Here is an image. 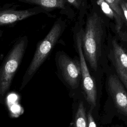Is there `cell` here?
<instances>
[{
  "label": "cell",
  "mask_w": 127,
  "mask_h": 127,
  "mask_svg": "<svg viewBox=\"0 0 127 127\" xmlns=\"http://www.w3.org/2000/svg\"><path fill=\"white\" fill-rule=\"evenodd\" d=\"M66 27V22L62 17L58 18L47 35L37 43L33 58L22 79L20 89L27 84L47 60L59 41Z\"/></svg>",
  "instance_id": "1"
},
{
  "label": "cell",
  "mask_w": 127,
  "mask_h": 127,
  "mask_svg": "<svg viewBox=\"0 0 127 127\" xmlns=\"http://www.w3.org/2000/svg\"><path fill=\"white\" fill-rule=\"evenodd\" d=\"M103 34V21L95 12L87 16L85 26L82 31V47L86 62L94 70L98 67L101 56Z\"/></svg>",
  "instance_id": "2"
},
{
  "label": "cell",
  "mask_w": 127,
  "mask_h": 127,
  "mask_svg": "<svg viewBox=\"0 0 127 127\" xmlns=\"http://www.w3.org/2000/svg\"><path fill=\"white\" fill-rule=\"evenodd\" d=\"M28 38L24 36L18 38L3 59L0 65V97L9 90L13 78L24 56Z\"/></svg>",
  "instance_id": "3"
},
{
  "label": "cell",
  "mask_w": 127,
  "mask_h": 127,
  "mask_svg": "<svg viewBox=\"0 0 127 127\" xmlns=\"http://www.w3.org/2000/svg\"><path fill=\"white\" fill-rule=\"evenodd\" d=\"M82 28L78 26L75 27L73 31V38L75 49L78 55L81 71V80L82 88L85 98L92 110L96 106L97 88L95 82L89 71L87 62L83 54L82 47Z\"/></svg>",
  "instance_id": "4"
},
{
  "label": "cell",
  "mask_w": 127,
  "mask_h": 127,
  "mask_svg": "<svg viewBox=\"0 0 127 127\" xmlns=\"http://www.w3.org/2000/svg\"><path fill=\"white\" fill-rule=\"evenodd\" d=\"M59 78L69 88L78 87L81 79V71L79 59L72 58L64 51L56 52L55 58Z\"/></svg>",
  "instance_id": "5"
},
{
  "label": "cell",
  "mask_w": 127,
  "mask_h": 127,
  "mask_svg": "<svg viewBox=\"0 0 127 127\" xmlns=\"http://www.w3.org/2000/svg\"><path fill=\"white\" fill-rule=\"evenodd\" d=\"M17 5L6 4L0 7V27L14 25L30 17L44 13L51 16L50 12L45 9L34 6L25 9H19Z\"/></svg>",
  "instance_id": "6"
},
{
  "label": "cell",
  "mask_w": 127,
  "mask_h": 127,
  "mask_svg": "<svg viewBox=\"0 0 127 127\" xmlns=\"http://www.w3.org/2000/svg\"><path fill=\"white\" fill-rule=\"evenodd\" d=\"M108 87L116 108L120 113L127 116V92L117 75L109 76Z\"/></svg>",
  "instance_id": "7"
},
{
  "label": "cell",
  "mask_w": 127,
  "mask_h": 127,
  "mask_svg": "<svg viewBox=\"0 0 127 127\" xmlns=\"http://www.w3.org/2000/svg\"><path fill=\"white\" fill-rule=\"evenodd\" d=\"M19 2L41 7L49 12L59 10L60 12L69 18L74 16V11L67 0H18Z\"/></svg>",
  "instance_id": "8"
},
{
  "label": "cell",
  "mask_w": 127,
  "mask_h": 127,
  "mask_svg": "<svg viewBox=\"0 0 127 127\" xmlns=\"http://www.w3.org/2000/svg\"><path fill=\"white\" fill-rule=\"evenodd\" d=\"M97 3L100 7L102 11L109 18L114 20L116 23V29L117 33L123 40H126V35L122 32L124 21L112 9L109 5L104 0H97Z\"/></svg>",
  "instance_id": "9"
},
{
  "label": "cell",
  "mask_w": 127,
  "mask_h": 127,
  "mask_svg": "<svg viewBox=\"0 0 127 127\" xmlns=\"http://www.w3.org/2000/svg\"><path fill=\"white\" fill-rule=\"evenodd\" d=\"M113 52L115 63L120 65L127 72V53L116 40L112 41Z\"/></svg>",
  "instance_id": "10"
},
{
  "label": "cell",
  "mask_w": 127,
  "mask_h": 127,
  "mask_svg": "<svg viewBox=\"0 0 127 127\" xmlns=\"http://www.w3.org/2000/svg\"><path fill=\"white\" fill-rule=\"evenodd\" d=\"M74 127H88V122L86 110L82 102L79 103L75 115Z\"/></svg>",
  "instance_id": "11"
},
{
  "label": "cell",
  "mask_w": 127,
  "mask_h": 127,
  "mask_svg": "<svg viewBox=\"0 0 127 127\" xmlns=\"http://www.w3.org/2000/svg\"><path fill=\"white\" fill-rule=\"evenodd\" d=\"M112 8V9L125 21L123 11L121 7V3L124 0H104Z\"/></svg>",
  "instance_id": "12"
},
{
  "label": "cell",
  "mask_w": 127,
  "mask_h": 127,
  "mask_svg": "<svg viewBox=\"0 0 127 127\" xmlns=\"http://www.w3.org/2000/svg\"><path fill=\"white\" fill-rule=\"evenodd\" d=\"M115 66L118 76L127 89V72L120 65L115 63Z\"/></svg>",
  "instance_id": "13"
},
{
  "label": "cell",
  "mask_w": 127,
  "mask_h": 127,
  "mask_svg": "<svg viewBox=\"0 0 127 127\" xmlns=\"http://www.w3.org/2000/svg\"><path fill=\"white\" fill-rule=\"evenodd\" d=\"M70 6L74 7L81 13L84 6L83 0H67Z\"/></svg>",
  "instance_id": "14"
},
{
  "label": "cell",
  "mask_w": 127,
  "mask_h": 127,
  "mask_svg": "<svg viewBox=\"0 0 127 127\" xmlns=\"http://www.w3.org/2000/svg\"><path fill=\"white\" fill-rule=\"evenodd\" d=\"M91 110H89L87 114L88 127H99L98 126L92 114Z\"/></svg>",
  "instance_id": "15"
},
{
  "label": "cell",
  "mask_w": 127,
  "mask_h": 127,
  "mask_svg": "<svg viewBox=\"0 0 127 127\" xmlns=\"http://www.w3.org/2000/svg\"><path fill=\"white\" fill-rule=\"evenodd\" d=\"M121 8H122V11H123V13L125 21H126V22L127 23V9L126 7L125 6V5L124 3V0L121 3Z\"/></svg>",
  "instance_id": "16"
},
{
  "label": "cell",
  "mask_w": 127,
  "mask_h": 127,
  "mask_svg": "<svg viewBox=\"0 0 127 127\" xmlns=\"http://www.w3.org/2000/svg\"><path fill=\"white\" fill-rule=\"evenodd\" d=\"M124 3L125 6L126 7V8L127 9V0H124Z\"/></svg>",
  "instance_id": "17"
},
{
  "label": "cell",
  "mask_w": 127,
  "mask_h": 127,
  "mask_svg": "<svg viewBox=\"0 0 127 127\" xmlns=\"http://www.w3.org/2000/svg\"><path fill=\"white\" fill-rule=\"evenodd\" d=\"M3 30H2L0 29V38L2 36V35H3Z\"/></svg>",
  "instance_id": "18"
},
{
  "label": "cell",
  "mask_w": 127,
  "mask_h": 127,
  "mask_svg": "<svg viewBox=\"0 0 127 127\" xmlns=\"http://www.w3.org/2000/svg\"><path fill=\"white\" fill-rule=\"evenodd\" d=\"M1 59H2V58H1V57H0V61H1Z\"/></svg>",
  "instance_id": "19"
}]
</instances>
